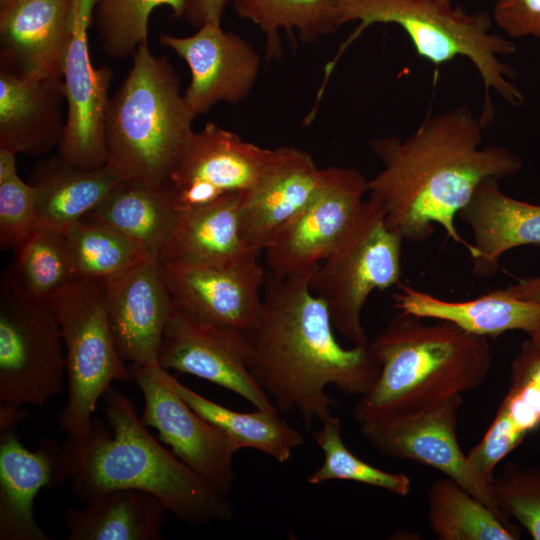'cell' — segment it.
<instances>
[{
    "instance_id": "1",
    "label": "cell",
    "mask_w": 540,
    "mask_h": 540,
    "mask_svg": "<svg viewBox=\"0 0 540 540\" xmlns=\"http://www.w3.org/2000/svg\"><path fill=\"white\" fill-rule=\"evenodd\" d=\"M484 129L479 116L458 106L426 117L404 139L370 140L383 168L368 180V196L404 240L425 241L437 224L448 238L472 250L458 233L455 217L483 181H499L522 168L511 150L480 146Z\"/></svg>"
},
{
    "instance_id": "2",
    "label": "cell",
    "mask_w": 540,
    "mask_h": 540,
    "mask_svg": "<svg viewBox=\"0 0 540 540\" xmlns=\"http://www.w3.org/2000/svg\"><path fill=\"white\" fill-rule=\"evenodd\" d=\"M312 274L267 272L261 315L245 333L255 380L279 412L297 413L306 429L331 412L328 386L360 397L380 373L369 344L348 349L336 340L328 308L310 288Z\"/></svg>"
},
{
    "instance_id": "3",
    "label": "cell",
    "mask_w": 540,
    "mask_h": 540,
    "mask_svg": "<svg viewBox=\"0 0 540 540\" xmlns=\"http://www.w3.org/2000/svg\"><path fill=\"white\" fill-rule=\"evenodd\" d=\"M107 426L92 419L80 436H67L63 461L72 492L86 503L107 492L134 489L157 497L192 526L229 522L234 508L148 431L131 399L110 386L102 396Z\"/></svg>"
},
{
    "instance_id": "4",
    "label": "cell",
    "mask_w": 540,
    "mask_h": 540,
    "mask_svg": "<svg viewBox=\"0 0 540 540\" xmlns=\"http://www.w3.org/2000/svg\"><path fill=\"white\" fill-rule=\"evenodd\" d=\"M369 347L380 373L354 407L358 423L415 412L471 391L491 366L488 338L446 321L425 324L401 311Z\"/></svg>"
},
{
    "instance_id": "5",
    "label": "cell",
    "mask_w": 540,
    "mask_h": 540,
    "mask_svg": "<svg viewBox=\"0 0 540 540\" xmlns=\"http://www.w3.org/2000/svg\"><path fill=\"white\" fill-rule=\"evenodd\" d=\"M195 117L167 57L154 56L148 43L139 46L127 77L110 97L107 163L123 180L165 185Z\"/></svg>"
},
{
    "instance_id": "6",
    "label": "cell",
    "mask_w": 540,
    "mask_h": 540,
    "mask_svg": "<svg viewBox=\"0 0 540 540\" xmlns=\"http://www.w3.org/2000/svg\"><path fill=\"white\" fill-rule=\"evenodd\" d=\"M341 25L360 24L343 51L363 30L373 24H395L404 30L418 56L441 66L457 57L468 59L484 87L480 120L486 128L495 112L490 92L508 104L524 103L522 92L511 82L515 70L502 63V55L516 51L513 41L490 31L493 18L485 11L468 13L453 0H339Z\"/></svg>"
},
{
    "instance_id": "7",
    "label": "cell",
    "mask_w": 540,
    "mask_h": 540,
    "mask_svg": "<svg viewBox=\"0 0 540 540\" xmlns=\"http://www.w3.org/2000/svg\"><path fill=\"white\" fill-rule=\"evenodd\" d=\"M403 237L391 229L382 207L368 197L335 249L310 277L334 329L355 346L369 344L361 314L375 291L400 283Z\"/></svg>"
},
{
    "instance_id": "8",
    "label": "cell",
    "mask_w": 540,
    "mask_h": 540,
    "mask_svg": "<svg viewBox=\"0 0 540 540\" xmlns=\"http://www.w3.org/2000/svg\"><path fill=\"white\" fill-rule=\"evenodd\" d=\"M51 303L62 331L68 381L57 421L67 436H80L112 383L131 382L133 377L116 347L103 282L78 280Z\"/></svg>"
},
{
    "instance_id": "9",
    "label": "cell",
    "mask_w": 540,
    "mask_h": 540,
    "mask_svg": "<svg viewBox=\"0 0 540 540\" xmlns=\"http://www.w3.org/2000/svg\"><path fill=\"white\" fill-rule=\"evenodd\" d=\"M60 323L49 301L29 295L10 269L0 279V400L42 406L66 374Z\"/></svg>"
},
{
    "instance_id": "10",
    "label": "cell",
    "mask_w": 540,
    "mask_h": 540,
    "mask_svg": "<svg viewBox=\"0 0 540 540\" xmlns=\"http://www.w3.org/2000/svg\"><path fill=\"white\" fill-rule=\"evenodd\" d=\"M366 193L368 179L359 170L322 169L313 195L263 251L267 272L280 277L312 274L351 227Z\"/></svg>"
},
{
    "instance_id": "11",
    "label": "cell",
    "mask_w": 540,
    "mask_h": 540,
    "mask_svg": "<svg viewBox=\"0 0 540 540\" xmlns=\"http://www.w3.org/2000/svg\"><path fill=\"white\" fill-rule=\"evenodd\" d=\"M461 395L415 412L359 422L360 434L379 453L433 467L501 516L491 486L472 466L458 443Z\"/></svg>"
},
{
    "instance_id": "12",
    "label": "cell",
    "mask_w": 540,
    "mask_h": 540,
    "mask_svg": "<svg viewBox=\"0 0 540 540\" xmlns=\"http://www.w3.org/2000/svg\"><path fill=\"white\" fill-rule=\"evenodd\" d=\"M130 370L144 399L142 422L156 429L161 440L196 474L229 496L236 481L233 456L237 450L226 434L165 382L159 365L132 364Z\"/></svg>"
},
{
    "instance_id": "13",
    "label": "cell",
    "mask_w": 540,
    "mask_h": 540,
    "mask_svg": "<svg viewBox=\"0 0 540 540\" xmlns=\"http://www.w3.org/2000/svg\"><path fill=\"white\" fill-rule=\"evenodd\" d=\"M251 348L244 332L200 321L173 302L158 365L223 387L256 409L279 412L250 370Z\"/></svg>"
},
{
    "instance_id": "14",
    "label": "cell",
    "mask_w": 540,
    "mask_h": 540,
    "mask_svg": "<svg viewBox=\"0 0 540 540\" xmlns=\"http://www.w3.org/2000/svg\"><path fill=\"white\" fill-rule=\"evenodd\" d=\"M98 0H73L72 32L63 68L67 114L58 155L73 165L95 168L107 163L105 126L113 73L95 67L88 48V28Z\"/></svg>"
},
{
    "instance_id": "15",
    "label": "cell",
    "mask_w": 540,
    "mask_h": 540,
    "mask_svg": "<svg viewBox=\"0 0 540 540\" xmlns=\"http://www.w3.org/2000/svg\"><path fill=\"white\" fill-rule=\"evenodd\" d=\"M271 151L208 122L193 131L164 186L177 210L244 193L258 179Z\"/></svg>"
},
{
    "instance_id": "16",
    "label": "cell",
    "mask_w": 540,
    "mask_h": 540,
    "mask_svg": "<svg viewBox=\"0 0 540 540\" xmlns=\"http://www.w3.org/2000/svg\"><path fill=\"white\" fill-rule=\"evenodd\" d=\"M252 252L210 266L162 265L173 302L192 317L248 333L259 320L267 272Z\"/></svg>"
},
{
    "instance_id": "17",
    "label": "cell",
    "mask_w": 540,
    "mask_h": 540,
    "mask_svg": "<svg viewBox=\"0 0 540 540\" xmlns=\"http://www.w3.org/2000/svg\"><path fill=\"white\" fill-rule=\"evenodd\" d=\"M159 43L187 63L191 80L184 98L196 116L218 102H241L259 76V53L238 34L224 31L221 22H206L185 37L161 34Z\"/></svg>"
},
{
    "instance_id": "18",
    "label": "cell",
    "mask_w": 540,
    "mask_h": 540,
    "mask_svg": "<svg viewBox=\"0 0 540 540\" xmlns=\"http://www.w3.org/2000/svg\"><path fill=\"white\" fill-rule=\"evenodd\" d=\"M107 313L117 350L125 362L158 365L162 336L173 299L157 254L103 281Z\"/></svg>"
},
{
    "instance_id": "19",
    "label": "cell",
    "mask_w": 540,
    "mask_h": 540,
    "mask_svg": "<svg viewBox=\"0 0 540 540\" xmlns=\"http://www.w3.org/2000/svg\"><path fill=\"white\" fill-rule=\"evenodd\" d=\"M73 0H0V69L62 78Z\"/></svg>"
},
{
    "instance_id": "20",
    "label": "cell",
    "mask_w": 540,
    "mask_h": 540,
    "mask_svg": "<svg viewBox=\"0 0 540 540\" xmlns=\"http://www.w3.org/2000/svg\"><path fill=\"white\" fill-rule=\"evenodd\" d=\"M322 176L312 156L295 147L272 149L254 185L242 194L241 232L249 251L261 253L317 189Z\"/></svg>"
},
{
    "instance_id": "21",
    "label": "cell",
    "mask_w": 540,
    "mask_h": 540,
    "mask_svg": "<svg viewBox=\"0 0 540 540\" xmlns=\"http://www.w3.org/2000/svg\"><path fill=\"white\" fill-rule=\"evenodd\" d=\"M66 479L62 446L55 439L45 437L30 451L14 428L0 431V540H51L35 520L34 500Z\"/></svg>"
},
{
    "instance_id": "22",
    "label": "cell",
    "mask_w": 540,
    "mask_h": 540,
    "mask_svg": "<svg viewBox=\"0 0 540 540\" xmlns=\"http://www.w3.org/2000/svg\"><path fill=\"white\" fill-rule=\"evenodd\" d=\"M62 78H41L0 69V148L40 155L59 145L65 120Z\"/></svg>"
},
{
    "instance_id": "23",
    "label": "cell",
    "mask_w": 540,
    "mask_h": 540,
    "mask_svg": "<svg viewBox=\"0 0 540 540\" xmlns=\"http://www.w3.org/2000/svg\"><path fill=\"white\" fill-rule=\"evenodd\" d=\"M458 216L473 233L469 256L472 272L479 278L493 276L508 250L540 247V205L506 195L496 179L483 181Z\"/></svg>"
},
{
    "instance_id": "24",
    "label": "cell",
    "mask_w": 540,
    "mask_h": 540,
    "mask_svg": "<svg viewBox=\"0 0 540 540\" xmlns=\"http://www.w3.org/2000/svg\"><path fill=\"white\" fill-rule=\"evenodd\" d=\"M540 427V332L529 335L510 365V386L484 436L467 454L489 481L495 467Z\"/></svg>"
},
{
    "instance_id": "25",
    "label": "cell",
    "mask_w": 540,
    "mask_h": 540,
    "mask_svg": "<svg viewBox=\"0 0 540 540\" xmlns=\"http://www.w3.org/2000/svg\"><path fill=\"white\" fill-rule=\"evenodd\" d=\"M393 295L398 311L454 324L482 337L495 338L511 330L529 335L540 332V303L513 296L506 288L487 292L466 301H448L409 285H397Z\"/></svg>"
},
{
    "instance_id": "26",
    "label": "cell",
    "mask_w": 540,
    "mask_h": 540,
    "mask_svg": "<svg viewBox=\"0 0 540 540\" xmlns=\"http://www.w3.org/2000/svg\"><path fill=\"white\" fill-rule=\"evenodd\" d=\"M242 194L178 209L175 227L159 253L160 262L171 266H210L252 253L241 232Z\"/></svg>"
},
{
    "instance_id": "27",
    "label": "cell",
    "mask_w": 540,
    "mask_h": 540,
    "mask_svg": "<svg viewBox=\"0 0 540 540\" xmlns=\"http://www.w3.org/2000/svg\"><path fill=\"white\" fill-rule=\"evenodd\" d=\"M123 179L108 163L83 168L58 154L40 161L31 173L36 190L37 226L64 231L93 211Z\"/></svg>"
},
{
    "instance_id": "28",
    "label": "cell",
    "mask_w": 540,
    "mask_h": 540,
    "mask_svg": "<svg viewBox=\"0 0 540 540\" xmlns=\"http://www.w3.org/2000/svg\"><path fill=\"white\" fill-rule=\"evenodd\" d=\"M168 510L144 491L118 489L64 514L69 540H160Z\"/></svg>"
},
{
    "instance_id": "29",
    "label": "cell",
    "mask_w": 540,
    "mask_h": 540,
    "mask_svg": "<svg viewBox=\"0 0 540 540\" xmlns=\"http://www.w3.org/2000/svg\"><path fill=\"white\" fill-rule=\"evenodd\" d=\"M130 238L148 254H157L169 239L178 210L164 185L122 180L89 213Z\"/></svg>"
},
{
    "instance_id": "30",
    "label": "cell",
    "mask_w": 540,
    "mask_h": 540,
    "mask_svg": "<svg viewBox=\"0 0 540 540\" xmlns=\"http://www.w3.org/2000/svg\"><path fill=\"white\" fill-rule=\"evenodd\" d=\"M161 374L187 404L202 417L220 428L234 448L254 449L279 463L288 461L293 451L303 445L298 430L279 416V412L256 409L238 412L195 392L161 368Z\"/></svg>"
},
{
    "instance_id": "31",
    "label": "cell",
    "mask_w": 540,
    "mask_h": 540,
    "mask_svg": "<svg viewBox=\"0 0 540 540\" xmlns=\"http://www.w3.org/2000/svg\"><path fill=\"white\" fill-rule=\"evenodd\" d=\"M236 13L254 23L265 36V57H282L281 30L294 32L306 44L341 27L339 0H230Z\"/></svg>"
},
{
    "instance_id": "32",
    "label": "cell",
    "mask_w": 540,
    "mask_h": 540,
    "mask_svg": "<svg viewBox=\"0 0 540 540\" xmlns=\"http://www.w3.org/2000/svg\"><path fill=\"white\" fill-rule=\"evenodd\" d=\"M428 520L441 540H516L510 523L449 477L434 481L427 492Z\"/></svg>"
},
{
    "instance_id": "33",
    "label": "cell",
    "mask_w": 540,
    "mask_h": 540,
    "mask_svg": "<svg viewBox=\"0 0 540 540\" xmlns=\"http://www.w3.org/2000/svg\"><path fill=\"white\" fill-rule=\"evenodd\" d=\"M64 234L77 280L106 281L150 255L90 214L66 228Z\"/></svg>"
},
{
    "instance_id": "34",
    "label": "cell",
    "mask_w": 540,
    "mask_h": 540,
    "mask_svg": "<svg viewBox=\"0 0 540 540\" xmlns=\"http://www.w3.org/2000/svg\"><path fill=\"white\" fill-rule=\"evenodd\" d=\"M14 251V262L9 269L34 298L51 302L78 281L62 230L36 226Z\"/></svg>"
},
{
    "instance_id": "35",
    "label": "cell",
    "mask_w": 540,
    "mask_h": 540,
    "mask_svg": "<svg viewBox=\"0 0 540 540\" xmlns=\"http://www.w3.org/2000/svg\"><path fill=\"white\" fill-rule=\"evenodd\" d=\"M314 439L323 451L324 460L308 477L307 482L319 485L332 480H345L378 487L399 496H407L411 479L404 473L381 470L353 454L342 439L341 422L328 413L321 420Z\"/></svg>"
},
{
    "instance_id": "36",
    "label": "cell",
    "mask_w": 540,
    "mask_h": 540,
    "mask_svg": "<svg viewBox=\"0 0 540 540\" xmlns=\"http://www.w3.org/2000/svg\"><path fill=\"white\" fill-rule=\"evenodd\" d=\"M169 7L174 17H182L185 0H98L94 10L99 44L115 59L134 55L148 43V23L152 11Z\"/></svg>"
},
{
    "instance_id": "37",
    "label": "cell",
    "mask_w": 540,
    "mask_h": 540,
    "mask_svg": "<svg viewBox=\"0 0 540 540\" xmlns=\"http://www.w3.org/2000/svg\"><path fill=\"white\" fill-rule=\"evenodd\" d=\"M37 226L36 190L16 171V154L0 148V247L15 249Z\"/></svg>"
},
{
    "instance_id": "38",
    "label": "cell",
    "mask_w": 540,
    "mask_h": 540,
    "mask_svg": "<svg viewBox=\"0 0 540 540\" xmlns=\"http://www.w3.org/2000/svg\"><path fill=\"white\" fill-rule=\"evenodd\" d=\"M496 503L517 520L534 540H540V468L507 462L491 480Z\"/></svg>"
},
{
    "instance_id": "39",
    "label": "cell",
    "mask_w": 540,
    "mask_h": 540,
    "mask_svg": "<svg viewBox=\"0 0 540 540\" xmlns=\"http://www.w3.org/2000/svg\"><path fill=\"white\" fill-rule=\"evenodd\" d=\"M492 18L509 37L540 40V0H495Z\"/></svg>"
},
{
    "instance_id": "40",
    "label": "cell",
    "mask_w": 540,
    "mask_h": 540,
    "mask_svg": "<svg viewBox=\"0 0 540 540\" xmlns=\"http://www.w3.org/2000/svg\"><path fill=\"white\" fill-rule=\"evenodd\" d=\"M229 2L230 0H185L182 17L197 28L209 21L221 22Z\"/></svg>"
},
{
    "instance_id": "41",
    "label": "cell",
    "mask_w": 540,
    "mask_h": 540,
    "mask_svg": "<svg viewBox=\"0 0 540 540\" xmlns=\"http://www.w3.org/2000/svg\"><path fill=\"white\" fill-rule=\"evenodd\" d=\"M506 289L519 299L540 303V275L519 279Z\"/></svg>"
},
{
    "instance_id": "42",
    "label": "cell",
    "mask_w": 540,
    "mask_h": 540,
    "mask_svg": "<svg viewBox=\"0 0 540 540\" xmlns=\"http://www.w3.org/2000/svg\"><path fill=\"white\" fill-rule=\"evenodd\" d=\"M26 417V412L22 406L14 405L7 402H1L0 407V431L14 428Z\"/></svg>"
}]
</instances>
